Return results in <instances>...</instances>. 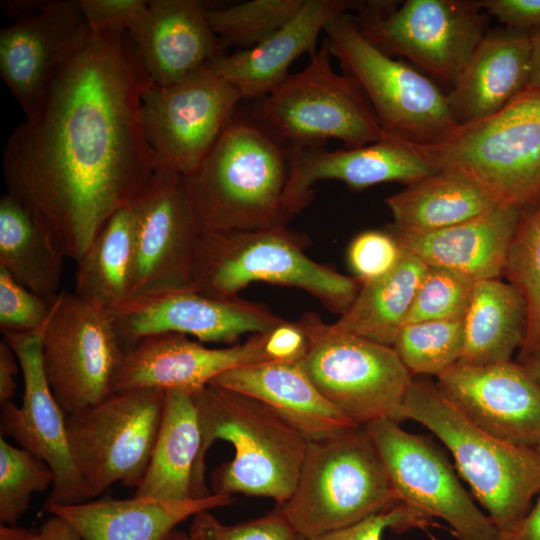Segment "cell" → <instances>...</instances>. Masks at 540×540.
I'll list each match as a JSON object with an SVG mask.
<instances>
[{
  "label": "cell",
  "mask_w": 540,
  "mask_h": 540,
  "mask_svg": "<svg viewBox=\"0 0 540 540\" xmlns=\"http://www.w3.org/2000/svg\"><path fill=\"white\" fill-rule=\"evenodd\" d=\"M153 82L129 32H92L2 157L7 193L76 262L157 170L141 103Z\"/></svg>",
  "instance_id": "1"
},
{
  "label": "cell",
  "mask_w": 540,
  "mask_h": 540,
  "mask_svg": "<svg viewBox=\"0 0 540 540\" xmlns=\"http://www.w3.org/2000/svg\"><path fill=\"white\" fill-rule=\"evenodd\" d=\"M201 446L192 477V498L211 495L205 458L216 440L234 448L233 459L212 476L214 494L242 493L284 504L293 493L308 441L265 403L209 384L194 393Z\"/></svg>",
  "instance_id": "2"
},
{
  "label": "cell",
  "mask_w": 540,
  "mask_h": 540,
  "mask_svg": "<svg viewBox=\"0 0 540 540\" xmlns=\"http://www.w3.org/2000/svg\"><path fill=\"white\" fill-rule=\"evenodd\" d=\"M287 149L254 121L231 123L189 175L184 195L198 234L286 226Z\"/></svg>",
  "instance_id": "3"
},
{
  "label": "cell",
  "mask_w": 540,
  "mask_h": 540,
  "mask_svg": "<svg viewBox=\"0 0 540 540\" xmlns=\"http://www.w3.org/2000/svg\"><path fill=\"white\" fill-rule=\"evenodd\" d=\"M413 420L430 430L452 454L456 468L499 535L512 530L540 491V448L509 444L473 423L438 387L410 384L398 422Z\"/></svg>",
  "instance_id": "4"
},
{
  "label": "cell",
  "mask_w": 540,
  "mask_h": 540,
  "mask_svg": "<svg viewBox=\"0 0 540 540\" xmlns=\"http://www.w3.org/2000/svg\"><path fill=\"white\" fill-rule=\"evenodd\" d=\"M308 244V236L286 226L198 234L193 288L229 299L254 282L295 287L341 315L361 283L310 258Z\"/></svg>",
  "instance_id": "5"
},
{
  "label": "cell",
  "mask_w": 540,
  "mask_h": 540,
  "mask_svg": "<svg viewBox=\"0 0 540 540\" xmlns=\"http://www.w3.org/2000/svg\"><path fill=\"white\" fill-rule=\"evenodd\" d=\"M400 503L365 427L308 442L295 489L277 507L306 540Z\"/></svg>",
  "instance_id": "6"
},
{
  "label": "cell",
  "mask_w": 540,
  "mask_h": 540,
  "mask_svg": "<svg viewBox=\"0 0 540 540\" xmlns=\"http://www.w3.org/2000/svg\"><path fill=\"white\" fill-rule=\"evenodd\" d=\"M406 139L436 170L464 172L504 203L524 210L540 198V91L524 89L495 113L431 141Z\"/></svg>",
  "instance_id": "7"
},
{
  "label": "cell",
  "mask_w": 540,
  "mask_h": 540,
  "mask_svg": "<svg viewBox=\"0 0 540 540\" xmlns=\"http://www.w3.org/2000/svg\"><path fill=\"white\" fill-rule=\"evenodd\" d=\"M331 56L324 36L303 70L256 103L252 121L289 147L323 146L336 139L354 148L383 139L387 132L362 88L333 70Z\"/></svg>",
  "instance_id": "8"
},
{
  "label": "cell",
  "mask_w": 540,
  "mask_h": 540,
  "mask_svg": "<svg viewBox=\"0 0 540 540\" xmlns=\"http://www.w3.org/2000/svg\"><path fill=\"white\" fill-rule=\"evenodd\" d=\"M299 320L308 336L299 365L319 392L359 426L398 422L413 377L393 347L336 330L314 313Z\"/></svg>",
  "instance_id": "9"
},
{
  "label": "cell",
  "mask_w": 540,
  "mask_h": 540,
  "mask_svg": "<svg viewBox=\"0 0 540 540\" xmlns=\"http://www.w3.org/2000/svg\"><path fill=\"white\" fill-rule=\"evenodd\" d=\"M166 391L113 392L100 402L66 416L73 462L91 497L115 483L137 488L158 435Z\"/></svg>",
  "instance_id": "10"
},
{
  "label": "cell",
  "mask_w": 540,
  "mask_h": 540,
  "mask_svg": "<svg viewBox=\"0 0 540 540\" xmlns=\"http://www.w3.org/2000/svg\"><path fill=\"white\" fill-rule=\"evenodd\" d=\"M362 34L390 56L404 57L453 86L487 34L479 1L407 0L357 4Z\"/></svg>",
  "instance_id": "11"
},
{
  "label": "cell",
  "mask_w": 540,
  "mask_h": 540,
  "mask_svg": "<svg viewBox=\"0 0 540 540\" xmlns=\"http://www.w3.org/2000/svg\"><path fill=\"white\" fill-rule=\"evenodd\" d=\"M330 53L362 88L386 132L418 142L436 139L458 123L447 95L426 76L368 40L347 12L324 29Z\"/></svg>",
  "instance_id": "12"
},
{
  "label": "cell",
  "mask_w": 540,
  "mask_h": 540,
  "mask_svg": "<svg viewBox=\"0 0 540 540\" xmlns=\"http://www.w3.org/2000/svg\"><path fill=\"white\" fill-rule=\"evenodd\" d=\"M125 348L109 312L60 292L41 329L42 365L65 415L113 393Z\"/></svg>",
  "instance_id": "13"
},
{
  "label": "cell",
  "mask_w": 540,
  "mask_h": 540,
  "mask_svg": "<svg viewBox=\"0 0 540 540\" xmlns=\"http://www.w3.org/2000/svg\"><path fill=\"white\" fill-rule=\"evenodd\" d=\"M240 92L206 67L178 82H152L143 92L142 121L158 168L192 173L233 120Z\"/></svg>",
  "instance_id": "14"
},
{
  "label": "cell",
  "mask_w": 540,
  "mask_h": 540,
  "mask_svg": "<svg viewBox=\"0 0 540 540\" xmlns=\"http://www.w3.org/2000/svg\"><path fill=\"white\" fill-rule=\"evenodd\" d=\"M365 429L400 503L427 518L442 519L458 540H499L496 526L435 447L392 419L372 422Z\"/></svg>",
  "instance_id": "15"
},
{
  "label": "cell",
  "mask_w": 540,
  "mask_h": 540,
  "mask_svg": "<svg viewBox=\"0 0 540 540\" xmlns=\"http://www.w3.org/2000/svg\"><path fill=\"white\" fill-rule=\"evenodd\" d=\"M131 209L134 239L130 298L194 289L198 233L184 195L182 175L158 168L131 202Z\"/></svg>",
  "instance_id": "16"
},
{
  "label": "cell",
  "mask_w": 540,
  "mask_h": 540,
  "mask_svg": "<svg viewBox=\"0 0 540 540\" xmlns=\"http://www.w3.org/2000/svg\"><path fill=\"white\" fill-rule=\"evenodd\" d=\"M3 336L18 359L24 393L21 406L12 401L1 405V432L51 468L54 483L45 507L85 502L92 497L73 462L66 415L55 399L43 369L41 331Z\"/></svg>",
  "instance_id": "17"
},
{
  "label": "cell",
  "mask_w": 540,
  "mask_h": 540,
  "mask_svg": "<svg viewBox=\"0 0 540 540\" xmlns=\"http://www.w3.org/2000/svg\"><path fill=\"white\" fill-rule=\"evenodd\" d=\"M79 0H50L33 16L0 30V74L26 118L90 39Z\"/></svg>",
  "instance_id": "18"
},
{
  "label": "cell",
  "mask_w": 540,
  "mask_h": 540,
  "mask_svg": "<svg viewBox=\"0 0 540 540\" xmlns=\"http://www.w3.org/2000/svg\"><path fill=\"white\" fill-rule=\"evenodd\" d=\"M110 314L128 346L164 333L234 345L247 333L262 334L283 321L264 304L214 298L192 288L133 297Z\"/></svg>",
  "instance_id": "19"
},
{
  "label": "cell",
  "mask_w": 540,
  "mask_h": 540,
  "mask_svg": "<svg viewBox=\"0 0 540 540\" xmlns=\"http://www.w3.org/2000/svg\"><path fill=\"white\" fill-rule=\"evenodd\" d=\"M436 384L487 433L512 445L540 448V388L517 361L456 363Z\"/></svg>",
  "instance_id": "20"
},
{
  "label": "cell",
  "mask_w": 540,
  "mask_h": 540,
  "mask_svg": "<svg viewBox=\"0 0 540 540\" xmlns=\"http://www.w3.org/2000/svg\"><path fill=\"white\" fill-rule=\"evenodd\" d=\"M265 362L263 333L225 348H208L183 334L152 335L125 348L113 392L160 389L194 394L228 370Z\"/></svg>",
  "instance_id": "21"
},
{
  "label": "cell",
  "mask_w": 540,
  "mask_h": 540,
  "mask_svg": "<svg viewBox=\"0 0 540 540\" xmlns=\"http://www.w3.org/2000/svg\"><path fill=\"white\" fill-rule=\"evenodd\" d=\"M287 151L286 202L293 216L309 206L313 187L322 180H337L362 190L385 182L409 185L438 171L405 137L391 132L380 141L354 148L331 151L323 146H306L288 147Z\"/></svg>",
  "instance_id": "22"
},
{
  "label": "cell",
  "mask_w": 540,
  "mask_h": 540,
  "mask_svg": "<svg viewBox=\"0 0 540 540\" xmlns=\"http://www.w3.org/2000/svg\"><path fill=\"white\" fill-rule=\"evenodd\" d=\"M130 35L153 82L160 86L178 82L226 54L211 28L208 9L198 0H149Z\"/></svg>",
  "instance_id": "23"
},
{
  "label": "cell",
  "mask_w": 540,
  "mask_h": 540,
  "mask_svg": "<svg viewBox=\"0 0 540 540\" xmlns=\"http://www.w3.org/2000/svg\"><path fill=\"white\" fill-rule=\"evenodd\" d=\"M522 209L502 203L490 211L443 229L411 233L392 227L401 247L427 266L454 271L478 282L503 275Z\"/></svg>",
  "instance_id": "24"
},
{
  "label": "cell",
  "mask_w": 540,
  "mask_h": 540,
  "mask_svg": "<svg viewBox=\"0 0 540 540\" xmlns=\"http://www.w3.org/2000/svg\"><path fill=\"white\" fill-rule=\"evenodd\" d=\"M356 4L344 0H306L298 13L274 34L247 49L224 54L207 69L231 83L242 98L266 96L290 74L301 55L318 50L327 23Z\"/></svg>",
  "instance_id": "25"
},
{
  "label": "cell",
  "mask_w": 540,
  "mask_h": 540,
  "mask_svg": "<svg viewBox=\"0 0 540 540\" xmlns=\"http://www.w3.org/2000/svg\"><path fill=\"white\" fill-rule=\"evenodd\" d=\"M210 384L265 403L308 442L360 427L319 392L299 363L241 366L222 373Z\"/></svg>",
  "instance_id": "26"
},
{
  "label": "cell",
  "mask_w": 540,
  "mask_h": 540,
  "mask_svg": "<svg viewBox=\"0 0 540 540\" xmlns=\"http://www.w3.org/2000/svg\"><path fill=\"white\" fill-rule=\"evenodd\" d=\"M530 32L511 28L487 32L447 94L458 124L487 117L521 93L528 80Z\"/></svg>",
  "instance_id": "27"
},
{
  "label": "cell",
  "mask_w": 540,
  "mask_h": 540,
  "mask_svg": "<svg viewBox=\"0 0 540 540\" xmlns=\"http://www.w3.org/2000/svg\"><path fill=\"white\" fill-rule=\"evenodd\" d=\"M231 502V496L213 493L179 501L133 496L45 508L65 520L81 540H164L189 517Z\"/></svg>",
  "instance_id": "28"
},
{
  "label": "cell",
  "mask_w": 540,
  "mask_h": 540,
  "mask_svg": "<svg viewBox=\"0 0 540 540\" xmlns=\"http://www.w3.org/2000/svg\"><path fill=\"white\" fill-rule=\"evenodd\" d=\"M385 202L393 218L392 227L411 233L450 227L504 203L474 177L450 169L407 185Z\"/></svg>",
  "instance_id": "29"
},
{
  "label": "cell",
  "mask_w": 540,
  "mask_h": 540,
  "mask_svg": "<svg viewBox=\"0 0 540 540\" xmlns=\"http://www.w3.org/2000/svg\"><path fill=\"white\" fill-rule=\"evenodd\" d=\"M200 446L194 394L184 390L166 391L153 453L134 497L172 501L192 498V477Z\"/></svg>",
  "instance_id": "30"
},
{
  "label": "cell",
  "mask_w": 540,
  "mask_h": 540,
  "mask_svg": "<svg viewBox=\"0 0 540 540\" xmlns=\"http://www.w3.org/2000/svg\"><path fill=\"white\" fill-rule=\"evenodd\" d=\"M463 321L464 345L458 363L488 365L510 361L525 343V301L513 285L499 278L475 283Z\"/></svg>",
  "instance_id": "31"
},
{
  "label": "cell",
  "mask_w": 540,
  "mask_h": 540,
  "mask_svg": "<svg viewBox=\"0 0 540 540\" xmlns=\"http://www.w3.org/2000/svg\"><path fill=\"white\" fill-rule=\"evenodd\" d=\"M427 267L420 258L403 249L395 268L361 284L354 301L331 326L392 347L405 325Z\"/></svg>",
  "instance_id": "32"
},
{
  "label": "cell",
  "mask_w": 540,
  "mask_h": 540,
  "mask_svg": "<svg viewBox=\"0 0 540 540\" xmlns=\"http://www.w3.org/2000/svg\"><path fill=\"white\" fill-rule=\"evenodd\" d=\"M65 257L31 213L13 196L0 198V268L31 292H60Z\"/></svg>",
  "instance_id": "33"
},
{
  "label": "cell",
  "mask_w": 540,
  "mask_h": 540,
  "mask_svg": "<svg viewBox=\"0 0 540 540\" xmlns=\"http://www.w3.org/2000/svg\"><path fill=\"white\" fill-rule=\"evenodd\" d=\"M133 228L131 204L108 219L77 261L76 296L109 313L130 298Z\"/></svg>",
  "instance_id": "34"
},
{
  "label": "cell",
  "mask_w": 540,
  "mask_h": 540,
  "mask_svg": "<svg viewBox=\"0 0 540 540\" xmlns=\"http://www.w3.org/2000/svg\"><path fill=\"white\" fill-rule=\"evenodd\" d=\"M463 318L421 321L401 328L392 347L411 375L438 377L460 361Z\"/></svg>",
  "instance_id": "35"
},
{
  "label": "cell",
  "mask_w": 540,
  "mask_h": 540,
  "mask_svg": "<svg viewBox=\"0 0 540 540\" xmlns=\"http://www.w3.org/2000/svg\"><path fill=\"white\" fill-rule=\"evenodd\" d=\"M503 275L526 304L527 333L523 349L540 338V198L522 210Z\"/></svg>",
  "instance_id": "36"
},
{
  "label": "cell",
  "mask_w": 540,
  "mask_h": 540,
  "mask_svg": "<svg viewBox=\"0 0 540 540\" xmlns=\"http://www.w3.org/2000/svg\"><path fill=\"white\" fill-rule=\"evenodd\" d=\"M306 0H251L227 8L208 10L214 33L225 47L250 49L278 31Z\"/></svg>",
  "instance_id": "37"
},
{
  "label": "cell",
  "mask_w": 540,
  "mask_h": 540,
  "mask_svg": "<svg viewBox=\"0 0 540 540\" xmlns=\"http://www.w3.org/2000/svg\"><path fill=\"white\" fill-rule=\"evenodd\" d=\"M54 483L48 464L31 452L0 440V521L16 525L27 511L33 493Z\"/></svg>",
  "instance_id": "38"
},
{
  "label": "cell",
  "mask_w": 540,
  "mask_h": 540,
  "mask_svg": "<svg viewBox=\"0 0 540 540\" xmlns=\"http://www.w3.org/2000/svg\"><path fill=\"white\" fill-rule=\"evenodd\" d=\"M475 283L454 271L428 266L405 324L463 318Z\"/></svg>",
  "instance_id": "39"
},
{
  "label": "cell",
  "mask_w": 540,
  "mask_h": 540,
  "mask_svg": "<svg viewBox=\"0 0 540 540\" xmlns=\"http://www.w3.org/2000/svg\"><path fill=\"white\" fill-rule=\"evenodd\" d=\"M190 540H300L289 521L277 507L271 512L238 524L220 522L210 510L192 517Z\"/></svg>",
  "instance_id": "40"
},
{
  "label": "cell",
  "mask_w": 540,
  "mask_h": 540,
  "mask_svg": "<svg viewBox=\"0 0 540 540\" xmlns=\"http://www.w3.org/2000/svg\"><path fill=\"white\" fill-rule=\"evenodd\" d=\"M53 299H45L31 292L0 268L1 332L7 334L41 331L50 315Z\"/></svg>",
  "instance_id": "41"
},
{
  "label": "cell",
  "mask_w": 540,
  "mask_h": 540,
  "mask_svg": "<svg viewBox=\"0 0 540 540\" xmlns=\"http://www.w3.org/2000/svg\"><path fill=\"white\" fill-rule=\"evenodd\" d=\"M403 248L392 232L367 230L355 236L348 247V263L361 283L374 281L400 261Z\"/></svg>",
  "instance_id": "42"
},
{
  "label": "cell",
  "mask_w": 540,
  "mask_h": 540,
  "mask_svg": "<svg viewBox=\"0 0 540 540\" xmlns=\"http://www.w3.org/2000/svg\"><path fill=\"white\" fill-rule=\"evenodd\" d=\"M427 519L429 518L416 510L398 503L351 526L311 540H383V534L387 529L400 531L424 527Z\"/></svg>",
  "instance_id": "43"
},
{
  "label": "cell",
  "mask_w": 540,
  "mask_h": 540,
  "mask_svg": "<svg viewBox=\"0 0 540 540\" xmlns=\"http://www.w3.org/2000/svg\"><path fill=\"white\" fill-rule=\"evenodd\" d=\"M92 32H133L141 22L146 0H79Z\"/></svg>",
  "instance_id": "44"
},
{
  "label": "cell",
  "mask_w": 540,
  "mask_h": 540,
  "mask_svg": "<svg viewBox=\"0 0 540 540\" xmlns=\"http://www.w3.org/2000/svg\"><path fill=\"white\" fill-rule=\"evenodd\" d=\"M264 353L268 362L299 363L308 348V336L300 322L283 319L263 333Z\"/></svg>",
  "instance_id": "45"
},
{
  "label": "cell",
  "mask_w": 540,
  "mask_h": 540,
  "mask_svg": "<svg viewBox=\"0 0 540 540\" xmlns=\"http://www.w3.org/2000/svg\"><path fill=\"white\" fill-rule=\"evenodd\" d=\"M483 10L507 28L540 29V0H482Z\"/></svg>",
  "instance_id": "46"
},
{
  "label": "cell",
  "mask_w": 540,
  "mask_h": 540,
  "mask_svg": "<svg viewBox=\"0 0 540 540\" xmlns=\"http://www.w3.org/2000/svg\"><path fill=\"white\" fill-rule=\"evenodd\" d=\"M15 352L9 343L2 339L0 342V404L3 405L12 398L16 391V376L20 366Z\"/></svg>",
  "instance_id": "47"
},
{
  "label": "cell",
  "mask_w": 540,
  "mask_h": 540,
  "mask_svg": "<svg viewBox=\"0 0 540 540\" xmlns=\"http://www.w3.org/2000/svg\"><path fill=\"white\" fill-rule=\"evenodd\" d=\"M499 540H540V491L523 519Z\"/></svg>",
  "instance_id": "48"
},
{
  "label": "cell",
  "mask_w": 540,
  "mask_h": 540,
  "mask_svg": "<svg viewBox=\"0 0 540 540\" xmlns=\"http://www.w3.org/2000/svg\"><path fill=\"white\" fill-rule=\"evenodd\" d=\"M33 540H81V538L65 520L52 515L37 530Z\"/></svg>",
  "instance_id": "49"
},
{
  "label": "cell",
  "mask_w": 540,
  "mask_h": 540,
  "mask_svg": "<svg viewBox=\"0 0 540 540\" xmlns=\"http://www.w3.org/2000/svg\"><path fill=\"white\" fill-rule=\"evenodd\" d=\"M47 0H5L1 2L4 13L15 22L36 14Z\"/></svg>",
  "instance_id": "50"
},
{
  "label": "cell",
  "mask_w": 540,
  "mask_h": 540,
  "mask_svg": "<svg viewBox=\"0 0 540 540\" xmlns=\"http://www.w3.org/2000/svg\"><path fill=\"white\" fill-rule=\"evenodd\" d=\"M517 362L540 388V338L519 351Z\"/></svg>",
  "instance_id": "51"
},
{
  "label": "cell",
  "mask_w": 540,
  "mask_h": 540,
  "mask_svg": "<svg viewBox=\"0 0 540 540\" xmlns=\"http://www.w3.org/2000/svg\"><path fill=\"white\" fill-rule=\"evenodd\" d=\"M530 40V66L525 89L540 91V29L530 32Z\"/></svg>",
  "instance_id": "52"
},
{
  "label": "cell",
  "mask_w": 540,
  "mask_h": 540,
  "mask_svg": "<svg viewBox=\"0 0 540 540\" xmlns=\"http://www.w3.org/2000/svg\"><path fill=\"white\" fill-rule=\"evenodd\" d=\"M37 530L16 525H1L0 540H33Z\"/></svg>",
  "instance_id": "53"
},
{
  "label": "cell",
  "mask_w": 540,
  "mask_h": 540,
  "mask_svg": "<svg viewBox=\"0 0 540 540\" xmlns=\"http://www.w3.org/2000/svg\"><path fill=\"white\" fill-rule=\"evenodd\" d=\"M164 540H190L188 534L178 529H174Z\"/></svg>",
  "instance_id": "54"
},
{
  "label": "cell",
  "mask_w": 540,
  "mask_h": 540,
  "mask_svg": "<svg viewBox=\"0 0 540 540\" xmlns=\"http://www.w3.org/2000/svg\"><path fill=\"white\" fill-rule=\"evenodd\" d=\"M300 540H306V539L301 538Z\"/></svg>",
  "instance_id": "55"
}]
</instances>
